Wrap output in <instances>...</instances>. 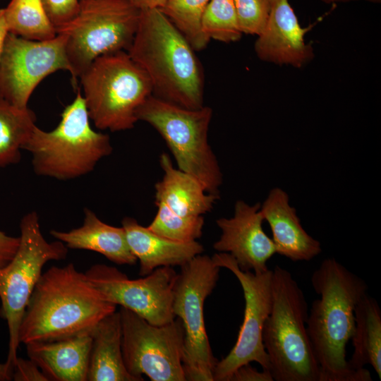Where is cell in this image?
<instances>
[{
	"label": "cell",
	"instance_id": "cell-11",
	"mask_svg": "<svg viewBox=\"0 0 381 381\" xmlns=\"http://www.w3.org/2000/svg\"><path fill=\"white\" fill-rule=\"evenodd\" d=\"M122 327V354L128 372L143 380L186 381L182 358L184 330L179 318L154 325L134 312L119 310Z\"/></svg>",
	"mask_w": 381,
	"mask_h": 381
},
{
	"label": "cell",
	"instance_id": "cell-3",
	"mask_svg": "<svg viewBox=\"0 0 381 381\" xmlns=\"http://www.w3.org/2000/svg\"><path fill=\"white\" fill-rule=\"evenodd\" d=\"M127 52L148 76L154 96L189 109L204 106V74L195 50L159 8L141 10Z\"/></svg>",
	"mask_w": 381,
	"mask_h": 381
},
{
	"label": "cell",
	"instance_id": "cell-20",
	"mask_svg": "<svg viewBox=\"0 0 381 381\" xmlns=\"http://www.w3.org/2000/svg\"><path fill=\"white\" fill-rule=\"evenodd\" d=\"M159 163L164 175L155 186V205L185 217L202 216L213 208L219 195L207 193L197 179L174 168L167 154L160 155Z\"/></svg>",
	"mask_w": 381,
	"mask_h": 381
},
{
	"label": "cell",
	"instance_id": "cell-9",
	"mask_svg": "<svg viewBox=\"0 0 381 381\" xmlns=\"http://www.w3.org/2000/svg\"><path fill=\"white\" fill-rule=\"evenodd\" d=\"M20 243L12 260L0 268V313L8 330L6 361L13 372L20 344L19 330L25 308L44 265L66 258L68 248L61 241L49 242L44 237L38 214L31 211L20 222Z\"/></svg>",
	"mask_w": 381,
	"mask_h": 381
},
{
	"label": "cell",
	"instance_id": "cell-35",
	"mask_svg": "<svg viewBox=\"0 0 381 381\" xmlns=\"http://www.w3.org/2000/svg\"><path fill=\"white\" fill-rule=\"evenodd\" d=\"M8 33L9 31L6 20L4 8H0V56Z\"/></svg>",
	"mask_w": 381,
	"mask_h": 381
},
{
	"label": "cell",
	"instance_id": "cell-8",
	"mask_svg": "<svg viewBox=\"0 0 381 381\" xmlns=\"http://www.w3.org/2000/svg\"><path fill=\"white\" fill-rule=\"evenodd\" d=\"M141 10L128 0H79L75 16L56 30L65 37L73 83L97 57L127 52L137 30Z\"/></svg>",
	"mask_w": 381,
	"mask_h": 381
},
{
	"label": "cell",
	"instance_id": "cell-30",
	"mask_svg": "<svg viewBox=\"0 0 381 381\" xmlns=\"http://www.w3.org/2000/svg\"><path fill=\"white\" fill-rule=\"evenodd\" d=\"M56 30L69 22L77 13L79 0H42Z\"/></svg>",
	"mask_w": 381,
	"mask_h": 381
},
{
	"label": "cell",
	"instance_id": "cell-25",
	"mask_svg": "<svg viewBox=\"0 0 381 381\" xmlns=\"http://www.w3.org/2000/svg\"><path fill=\"white\" fill-rule=\"evenodd\" d=\"M4 11L9 33L35 41L56 36L42 0H11Z\"/></svg>",
	"mask_w": 381,
	"mask_h": 381
},
{
	"label": "cell",
	"instance_id": "cell-18",
	"mask_svg": "<svg viewBox=\"0 0 381 381\" xmlns=\"http://www.w3.org/2000/svg\"><path fill=\"white\" fill-rule=\"evenodd\" d=\"M90 332L25 344L28 358L54 381H87Z\"/></svg>",
	"mask_w": 381,
	"mask_h": 381
},
{
	"label": "cell",
	"instance_id": "cell-4",
	"mask_svg": "<svg viewBox=\"0 0 381 381\" xmlns=\"http://www.w3.org/2000/svg\"><path fill=\"white\" fill-rule=\"evenodd\" d=\"M305 295L286 270H272V305L262 330L269 372L275 381H319L320 368L306 328Z\"/></svg>",
	"mask_w": 381,
	"mask_h": 381
},
{
	"label": "cell",
	"instance_id": "cell-7",
	"mask_svg": "<svg viewBox=\"0 0 381 381\" xmlns=\"http://www.w3.org/2000/svg\"><path fill=\"white\" fill-rule=\"evenodd\" d=\"M212 109H189L153 95L136 111L138 121L151 125L162 137L177 168L195 179L209 193L219 195L223 175L208 142Z\"/></svg>",
	"mask_w": 381,
	"mask_h": 381
},
{
	"label": "cell",
	"instance_id": "cell-31",
	"mask_svg": "<svg viewBox=\"0 0 381 381\" xmlns=\"http://www.w3.org/2000/svg\"><path fill=\"white\" fill-rule=\"evenodd\" d=\"M12 379L15 381H49L33 361L19 357L13 370Z\"/></svg>",
	"mask_w": 381,
	"mask_h": 381
},
{
	"label": "cell",
	"instance_id": "cell-2",
	"mask_svg": "<svg viewBox=\"0 0 381 381\" xmlns=\"http://www.w3.org/2000/svg\"><path fill=\"white\" fill-rule=\"evenodd\" d=\"M116 308L73 263L51 267L42 274L27 305L20 342L52 341L90 332Z\"/></svg>",
	"mask_w": 381,
	"mask_h": 381
},
{
	"label": "cell",
	"instance_id": "cell-32",
	"mask_svg": "<svg viewBox=\"0 0 381 381\" xmlns=\"http://www.w3.org/2000/svg\"><path fill=\"white\" fill-rule=\"evenodd\" d=\"M229 381H273V379L269 371L262 369L258 371L250 363H247L238 368Z\"/></svg>",
	"mask_w": 381,
	"mask_h": 381
},
{
	"label": "cell",
	"instance_id": "cell-23",
	"mask_svg": "<svg viewBox=\"0 0 381 381\" xmlns=\"http://www.w3.org/2000/svg\"><path fill=\"white\" fill-rule=\"evenodd\" d=\"M353 351L348 361L351 368L358 370L370 365L381 377V310L377 301L365 294L354 310L351 336Z\"/></svg>",
	"mask_w": 381,
	"mask_h": 381
},
{
	"label": "cell",
	"instance_id": "cell-5",
	"mask_svg": "<svg viewBox=\"0 0 381 381\" xmlns=\"http://www.w3.org/2000/svg\"><path fill=\"white\" fill-rule=\"evenodd\" d=\"M80 90L68 104L58 126L45 131L37 126L23 146L32 155L36 175L59 181L78 179L93 171L97 164L113 151L107 134L91 127Z\"/></svg>",
	"mask_w": 381,
	"mask_h": 381
},
{
	"label": "cell",
	"instance_id": "cell-12",
	"mask_svg": "<svg viewBox=\"0 0 381 381\" xmlns=\"http://www.w3.org/2000/svg\"><path fill=\"white\" fill-rule=\"evenodd\" d=\"M214 263L231 272L238 280L245 299L243 323L235 345L221 361H217L213 381H229L233 373L240 366L258 363L264 370L269 371L270 363L262 341V330L272 305V270L256 274L242 271L234 258L226 253L212 255Z\"/></svg>",
	"mask_w": 381,
	"mask_h": 381
},
{
	"label": "cell",
	"instance_id": "cell-24",
	"mask_svg": "<svg viewBox=\"0 0 381 381\" xmlns=\"http://www.w3.org/2000/svg\"><path fill=\"white\" fill-rule=\"evenodd\" d=\"M29 109L16 107L0 97V168L18 163L23 145L36 126Z\"/></svg>",
	"mask_w": 381,
	"mask_h": 381
},
{
	"label": "cell",
	"instance_id": "cell-36",
	"mask_svg": "<svg viewBox=\"0 0 381 381\" xmlns=\"http://www.w3.org/2000/svg\"><path fill=\"white\" fill-rule=\"evenodd\" d=\"M12 380V371L5 362L0 363V381H7Z\"/></svg>",
	"mask_w": 381,
	"mask_h": 381
},
{
	"label": "cell",
	"instance_id": "cell-33",
	"mask_svg": "<svg viewBox=\"0 0 381 381\" xmlns=\"http://www.w3.org/2000/svg\"><path fill=\"white\" fill-rule=\"evenodd\" d=\"M20 238L6 234L0 230V268L7 265L15 255Z\"/></svg>",
	"mask_w": 381,
	"mask_h": 381
},
{
	"label": "cell",
	"instance_id": "cell-13",
	"mask_svg": "<svg viewBox=\"0 0 381 381\" xmlns=\"http://www.w3.org/2000/svg\"><path fill=\"white\" fill-rule=\"evenodd\" d=\"M61 70L71 73L63 35L35 41L8 33L0 56V97L26 108L40 82Z\"/></svg>",
	"mask_w": 381,
	"mask_h": 381
},
{
	"label": "cell",
	"instance_id": "cell-26",
	"mask_svg": "<svg viewBox=\"0 0 381 381\" xmlns=\"http://www.w3.org/2000/svg\"><path fill=\"white\" fill-rule=\"evenodd\" d=\"M210 1L168 0L159 8L195 51L205 49L210 41L201 27L202 17Z\"/></svg>",
	"mask_w": 381,
	"mask_h": 381
},
{
	"label": "cell",
	"instance_id": "cell-27",
	"mask_svg": "<svg viewBox=\"0 0 381 381\" xmlns=\"http://www.w3.org/2000/svg\"><path fill=\"white\" fill-rule=\"evenodd\" d=\"M201 27L210 40L235 42L243 35L233 0H210L203 13Z\"/></svg>",
	"mask_w": 381,
	"mask_h": 381
},
{
	"label": "cell",
	"instance_id": "cell-19",
	"mask_svg": "<svg viewBox=\"0 0 381 381\" xmlns=\"http://www.w3.org/2000/svg\"><path fill=\"white\" fill-rule=\"evenodd\" d=\"M121 225L128 246L139 260L141 277L160 267H181L204 251L202 245L197 241L179 242L164 238L140 225L132 217H124Z\"/></svg>",
	"mask_w": 381,
	"mask_h": 381
},
{
	"label": "cell",
	"instance_id": "cell-10",
	"mask_svg": "<svg viewBox=\"0 0 381 381\" xmlns=\"http://www.w3.org/2000/svg\"><path fill=\"white\" fill-rule=\"evenodd\" d=\"M219 270L212 258L200 254L181 267L174 281L172 311L184 330L182 363L186 380L213 381L218 361L206 332L203 307L217 284Z\"/></svg>",
	"mask_w": 381,
	"mask_h": 381
},
{
	"label": "cell",
	"instance_id": "cell-21",
	"mask_svg": "<svg viewBox=\"0 0 381 381\" xmlns=\"http://www.w3.org/2000/svg\"><path fill=\"white\" fill-rule=\"evenodd\" d=\"M50 234L71 249L97 252L118 265H134L138 260L131 252L124 229L103 222L87 207L82 226L68 231L51 230Z\"/></svg>",
	"mask_w": 381,
	"mask_h": 381
},
{
	"label": "cell",
	"instance_id": "cell-37",
	"mask_svg": "<svg viewBox=\"0 0 381 381\" xmlns=\"http://www.w3.org/2000/svg\"><path fill=\"white\" fill-rule=\"evenodd\" d=\"M326 4H335V3H339V2H348L351 1H358V0H320ZM367 1L372 3H380L381 0H363Z\"/></svg>",
	"mask_w": 381,
	"mask_h": 381
},
{
	"label": "cell",
	"instance_id": "cell-16",
	"mask_svg": "<svg viewBox=\"0 0 381 381\" xmlns=\"http://www.w3.org/2000/svg\"><path fill=\"white\" fill-rule=\"evenodd\" d=\"M311 28L301 26L288 0H270L268 20L255 40V52L261 61L301 68L314 57L304 37Z\"/></svg>",
	"mask_w": 381,
	"mask_h": 381
},
{
	"label": "cell",
	"instance_id": "cell-17",
	"mask_svg": "<svg viewBox=\"0 0 381 381\" xmlns=\"http://www.w3.org/2000/svg\"><path fill=\"white\" fill-rule=\"evenodd\" d=\"M260 212L271 229L276 253L296 262L311 260L321 253L320 241L303 229L285 190L279 187L270 190L260 204Z\"/></svg>",
	"mask_w": 381,
	"mask_h": 381
},
{
	"label": "cell",
	"instance_id": "cell-28",
	"mask_svg": "<svg viewBox=\"0 0 381 381\" xmlns=\"http://www.w3.org/2000/svg\"><path fill=\"white\" fill-rule=\"evenodd\" d=\"M157 212L147 227L155 234L179 241H196L202 234L204 217H185L174 214L162 204H157Z\"/></svg>",
	"mask_w": 381,
	"mask_h": 381
},
{
	"label": "cell",
	"instance_id": "cell-14",
	"mask_svg": "<svg viewBox=\"0 0 381 381\" xmlns=\"http://www.w3.org/2000/svg\"><path fill=\"white\" fill-rule=\"evenodd\" d=\"M85 274L108 301L134 312L152 325H165L176 318L172 300L177 273L171 267H160L142 278L130 279L115 267L95 264Z\"/></svg>",
	"mask_w": 381,
	"mask_h": 381
},
{
	"label": "cell",
	"instance_id": "cell-22",
	"mask_svg": "<svg viewBox=\"0 0 381 381\" xmlns=\"http://www.w3.org/2000/svg\"><path fill=\"white\" fill-rule=\"evenodd\" d=\"M87 381H140L126 368L122 354V327L119 311L105 316L90 332Z\"/></svg>",
	"mask_w": 381,
	"mask_h": 381
},
{
	"label": "cell",
	"instance_id": "cell-34",
	"mask_svg": "<svg viewBox=\"0 0 381 381\" xmlns=\"http://www.w3.org/2000/svg\"><path fill=\"white\" fill-rule=\"evenodd\" d=\"M132 4L140 10L160 8L168 0H128Z\"/></svg>",
	"mask_w": 381,
	"mask_h": 381
},
{
	"label": "cell",
	"instance_id": "cell-15",
	"mask_svg": "<svg viewBox=\"0 0 381 381\" xmlns=\"http://www.w3.org/2000/svg\"><path fill=\"white\" fill-rule=\"evenodd\" d=\"M260 204L249 205L237 200L231 217L216 221L221 229L213 248L231 255L242 271L260 274L267 271V261L276 253L272 238L263 230Z\"/></svg>",
	"mask_w": 381,
	"mask_h": 381
},
{
	"label": "cell",
	"instance_id": "cell-29",
	"mask_svg": "<svg viewBox=\"0 0 381 381\" xmlns=\"http://www.w3.org/2000/svg\"><path fill=\"white\" fill-rule=\"evenodd\" d=\"M243 34L259 35L264 30L270 11V0H233Z\"/></svg>",
	"mask_w": 381,
	"mask_h": 381
},
{
	"label": "cell",
	"instance_id": "cell-6",
	"mask_svg": "<svg viewBox=\"0 0 381 381\" xmlns=\"http://www.w3.org/2000/svg\"><path fill=\"white\" fill-rule=\"evenodd\" d=\"M78 80L90 119L100 130L133 128L137 109L152 95L148 76L126 51L97 57Z\"/></svg>",
	"mask_w": 381,
	"mask_h": 381
},
{
	"label": "cell",
	"instance_id": "cell-1",
	"mask_svg": "<svg viewBox=\"0 0 381 381\" xmlns=\"http://www.w3.org/2000/svg\"><path fill=\"white\" fill-rule=\"evenodd\" d=\"M310 280L320 298L312 303L306 328L320 368L319 381H371L366 368L349 367L346 352L356 306L368 294L366 282L333 258L325 259Z\"/></svg>",
	"mask_w": 381,
	"mask_h": 381
}]
</instances>
